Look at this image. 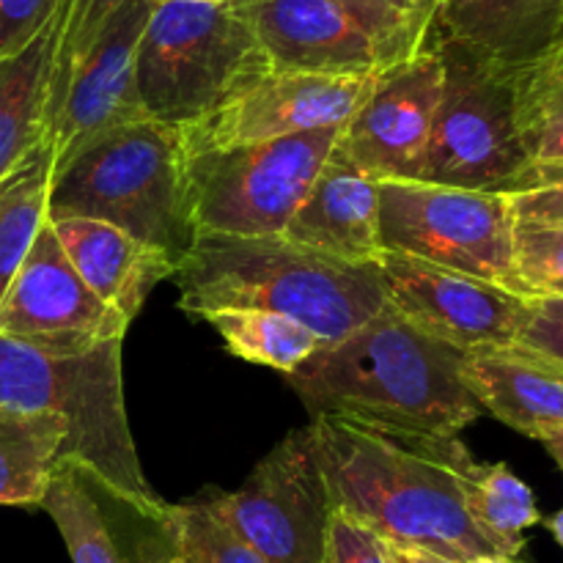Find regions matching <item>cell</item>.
I'll return each mask as SVG.
<instances>
[{
    "mask_svg": "<svg viewBox=\"0 0 563 563\" xmlns=\"http://www.w3.org/2000/svg\"><path fill=\"white\" fill-rule=\"evenodd\" d=\"M335 141L339 130H317L187 154L192 234H284Z\"/></svg>",
    "mask_w": 563,
    "mask_h": 563,
    "instance_id": "8",
    "label": "cell"
},
{
    "mask_svg": "<svg viewBox=\"0 0 563 563\" xmlns=\"http://www.w3.org/2000/svg\"><path fill=\"white\" fill-rule=\"evenodd\" d=\"M511 291L526 300L563 297V225L517 223Z\"/></svg>",
    "mask_w": 563,
    "mask_h": 563,
    "instance_id": "30",
    "label": "cell"
},
{
    "mask_svg": "<svg viewBox=\"0 0 563 563\" xmlns=\"http://www.w3.org/2000/svg\"><path fill=\"white\" fill-rule=\"evenodd\" d=\"M207 500L267 563H322L335 509L311 427L280 440L240 489Z\"/></svg>",
    "mask_w": 563,
    "mask_h": 563,
    "instance_id": "10",
    "label": "cell"
},
{
    "mask_svg": "<svg viewBox=\"0 0 563 563\" xmlns=\"http://www.w3.org/2000/svg\"><path fill=\"white\" fill-rule=\"evenodd\" d=\"M467 515L478 531L498 548L504 559H517L526 550V531L539 526L542 515L537 509L531 487L504 462H471L462 482Z\"/></svg>",
    "mask_w": 563,
    "mask_h": 563,
    "instance_id": "25",
    "label": "cell"
},
{
    "mask_svg": "<svg viewBox=\"0 0 563 563\" xmlns=\"http://www.w3.org/2000/svg\"><path fill=\"white\" fill-rule=\"evenodd\" d=\"M126 322L71 267L49 220L38 229L20 273L0 300V335L44 352L77 355L124 339Z\"/></svg>",
    "mask_w": 563,
    "mask_h": 563,
    "instance_id": "15",
    "label": "cell"
},
{
    "mask_svg": "<svg viewBox=\"0 0 563 563\" xmlns=\"http://www.w3.org/2000/svg\"><path fill=\"white\" fill-rule=\"evenodd\" d=\"M126 0H60L58 5V33H55L53 66H49V91H47V137L55 124L60 102H64L66 86L71 75L86 58L88 49L104 31L110 16L124 5Z\"/></svg>",
    "mask_w": 563,
    "mask_h": 563,
    "instance_id": "28",
    "label": "cell"
},
{
    "mask_svg": "<svg viewBox=\"0 0 563 563\" xmlns=\"http://www.w3.org/2000/svg\"><path fill=\"white\" fill-rule=\"evenodd\" d=\"M60 0H0V58L22 53L58 14Z\"/></svg>",
    "mask_w": 563,
    "mask_h": 563,
    "instance_id": "33",
    "label": "cell"
},
{
    "mask_svg": "<svg viewBox=\"0 0 563 563\" xmlns=\"http://www.w3.org/2000/svg\"><path fill=\"white\" fill-rule=\"evenodd\" d=\"M168 515L179 555L190 563H267L214 515L207 498L168 504Z\"/></svg>",
    "mask_w": 563,
    "mask_h": 563,
    "instance_id": "29",
    "label": "cell"
},
{
    "mask_svg": "<svg viewBox=\"0 0 563 563\" xmlns=\"http://www.w3.org/2000/svg\"><path fill=\"white\" fill-rule=\"evenodd\" d=\"M179 308H258L297 319L335 344L377 317L385 302L377 264H346L275 236L198 234L174 273Z\"/></svg>",
    "mask_w": 563,
    "mask_h": 563,
    "instance_id": "3",
    "label": "cell"
},
{
    "mask_svg": "<svg viewBox=\"0 0 563 563\" xmlns=\"http://www.w3.org/2000/svg\"><path fill=\"white\" fill-rule=\"evenodd\" d=\"M322 563H388L383 539L344 511H333Z\"/></svg>",
    "mask_w": 563,
    "mask_h": 563,
    "instance_id": "34",
    "label": "cell"
},
{
    "mask_svg": "<svg viewBox=\"0 0 563 563\" xmlns=\"http://www.w3.org/2000/svg\"><path fill=\"white\" fill-rule=\"evenodd\" d=\"M383 251L456 269L511 291L515 214L509 196L432 181H377Z\"/></svg>",
    "mask_w": 563,
    "mask_h": 563,
    "instance_id": "9",
    "label": "cell"
},
{
    "mask_svg": "<svg viewBox=\"0 0 563 563\" xmlns=\"http://www.w3.org/2000/svg\"><path fill=\"white\" fill-rule=\"evenodd\" d=\"M152 11V0H126L80 60L47 137L53 168L102 132L148 119L137 93V47Z\"/></svg>",
    "mask_w": 563,
    "mask_h": 563,
    "instance_id": "16",
    "label": "cell"
},
{
    "mask_svg": "<svg viewBox=\"0 0 563 563\" xmlns=\"http://www.w3.org/2000/svg\"><path fill=\"white\" fill-rule=\"evenodd\" d=\"M440 91L443 58L429 42L412 58L379 71L357 113L339 130L333 152L374 181L421 179Z\"/></svg>",
    "mask_w": 563,
    "mask_h": 563,
    "instance_id": "13",
    "label": "cell"
},
{
    "mask_svg": "<svg viewBox=\"0 0 563 563\" xmlns=\"http://www.w3.org/2000/svg\"><path fill=\"white\" fill-rule=\"evenodd\" d=\"M308 427L335 511L385 542L460 563L500 555L467 515L462 482L473 454L460 438L344 416H313Z\"/></svg>",
    "mask_w": 563,
    "mask_h": 563,
    "instance_id": "1",
    "label": "cell"
},
{
    "mask_svg": "<svg viewBox=\"0 0 563 563\" xmlns=\"http://www.w3.org/2000/svg\"><path fill=\"white\" fill-rule=\"evenodd\" d=\"M443 58V91L421 181L520 192L528 179L515 115V69L471 47L429 38Z\"/></svg>",
    "mask_w": 563,
    "mask_h": 563,
    "instance_id": "7",
    "label": "cell"
},
{
    "mask_svg": "<svg viewBox=\"0 0 563 563\" xmlns=\"http://www.w3.org/2000/svg\"><path fill=\"white\" fill-rule=\"evenodd\" d=\"M203 322L212 324L223 339L225 350L234 357L258 366H269L275 372H295L297 366L324 350V341L317 333L300 324L297 319L258 308H218L207 311Z\"/></svg>",
    "mask_w": 563,
    "mask_h": 563,
    "instance_id": "26",
    "label": "cell"
},
{
    "mask_svg": "<svg viewBox=\"0 0 563 563\" xmlns=\"http://www.w3.org/2000/svg\"><path fill=\"white\" fill-rule=\"evenodd\" d=\"M561 33L563 0H440L429 38L517 69L553 47Z\"/></svg>",
    "mask_w": 563,
    "mask_h": 563,
    "instance_id": "21",
    "label": "cell"
},
{
    "mask_svg": "<svg viewBox=\"0 0 563 563\" xmlns=\"http://www.w3.org/2000/svg\"><path fill=\"white\" fill-rule=\"evenodd\" d=\"M515 115L528 159L522 190L563 179V38L515 69Z\"/></svg>",
    "mask_w": 563,
    "mask_h": 563,
    "instance_id": "23",
    "label": "cell"
},
{
    "mask_svg": "<svg viewBox=\"0 0 563 563\" xmlns=\"http://www.w3.org/2000/svg\"><path fill=\"white\" fill-rule=\"evenodd\" d=\"M438 5L440 0H407V11H410L416 25L421 27L427 36L432 33V22H434V14H438Z\"/></svg>",
    "mask_w": 563,
    "mask_h": 563,
    "instance_id": "37",
    "label": "cell"
},
{
    "mask_svg": "<svg viewBox=\"0 0 563 563\" xmlns=\"http://www.w3.org/2000/svg\"><path fill=\"white\" fill-rule=\"evenodd\" d=\"M38 509L53 517L71 563H170L179 555L165 500L132 498L82 462L55 465Z\"/></svg>",
    "mask_w": 563,
    "mask_h": 563,
    "instance_id": "12",
    "label": "cell"
},
{
    "mask_svg": "<svg viewBox=\"0 0 563 563\" xmlns=\"http://www.w3.org/2000/svg\"><path fill=\"white\" fill-rule=\"evenodd\" d=\"M49 176H53V148L44 143L22 168L0 181V300L47 220Z\"/></svg>",
    "mask_w": 563,
    "mask_h": 563,
    "instance_id": "27",
    "label": "cell"
},
{
    "mask_svg": "<svg viewBox=\"0 0 563 563\" xmlns=\"http://www.w3.org/2000/svg\"><path fill=\"white\" fill-rule=\"evenodd\" d=\"M53 229L82 284L130 324L159 280L176 273L174 258L115 225L69 218L55 220Z\"/></svg>",
    "mask_w": 563,
    "mask_h": 563,
    "instance_id": "19",
    "label": "cell"
},
{
    "mask_svg": "<svg viewBox=\"0 0 563 563\" xmlns=\"http://www.w3.org/2000/svg\"><path fill=\"white\" fill-rule=\"evenodd\" d=\"M66 434V423L47 412L0 410V506H42Z\"/></svg>",
    "mask_w": 563,
    "mask_h": 563,
    "instance_id": "24",
    "label": "cell"
},
{
    "mask_svg": "<svg viewBox=\"0 0 563 563\" xmlns=\"http://www.w3.org/2000/svg\"><path fill=\"white\" fill-rule=\"evenodd\" d=\"M258 42L273 69L377 75L379 55L333 0H251Z\"/></svg>",
    "mask_w": 563,
    "mask_h": 563,
    "instance_id": "17",
    "label": "cell"
},
{
    "mask_svg": "<svg viewBox=\"0 0 563 563\" xmlns=\"http://www.w3.org/2000/svg\"><path fill=\"white\" fill-rule=\"evenodd\" d=\"M377 75L273 69L207 119L179 130L187 154L275 141L300 132L341 130L368 97Z\"/></svg>",
    "mask_w": 563,
    "mask_h": 563,
    "instance_id": "14",
    "label": "cell"
},
{
    "mask_svg": "<svg viewBox=\"0 0 563 563\" xmlns=\"http://www.w3.org/2000/svg\"><path fill=\"white\" fill-rule=\"evenodd\" d=\"M388 308L462 355L511 350L528 300L489 280L383 251L377 256Z\"/></svg>",
    "mask_w": 563,
    "mask_h": 563,
    "instance_id": "11",
    "label": "cell"
},
{
    "mask_svg": "<svg viewBox=\"0 0 563 563\" xmlns=\"http://www.w3.org/2000/svg\"><path fill=\"white\" fill-rule=\"evenodd\" d=\"M385 555L388 563H460L454 559H445V555L432 553V550L416 548V544H401V542H385L383 539Z\"/></svg>",
    "mask_w": 563,
    "mask_h": 563,
    "instance_id": "36",
    "label": "cell"
},
{
    "mask_svg": "<svg viewBox=\"0 0 563 563\" xmlns=\"http://www.w3.org/2000/svg\"><path fill=\"white\" fill-rule=\"evenodd\" d=\"M390 3H394L396 9L401 11V14H407V16H410V11H407V0H390ZM410 20H412V16H410ZM412 22H416V20H412Z\"/></svg>",
    "mask_w": 563,
    "mask_h": 563,
    "instance_id": "42",
    "label": "cell"
},
{
    "mask_svg": "<svg viewBox=\"0 0 563 563\" xmlns=\"http://www.w3.org/2000/svg\"><path fill=\"white\" fill-rule=\"evenodd\" d=\"M357 27L368 36L379 55L383 69L412 58L429 44V36L401 14L390 0H333Z\"/></svg>",
    "mask_w": 563,
    "mask_h": 563,
    "instance_id": "31",
    "label": "cell"
},
{
    "mask_svg": "<svg viewBox=\"0 0 563 563\" xmlns=\"http://www.w3.org/2000/svg\"><path fill=\"white\" fill-rule=\"evenodd\" d=\"M462 357L385 306L286 374V383L311 418L344 416L456 438L484 412L462 379Z\"/></svg>",
    "mask_w": 563,
    "mask_h": 563,
    "instance_id": "2",
    "label": "cell"
},
{
    "mask_svg": "<svg viewBox=\"0 0 563 563\" xmlns=\"http://www.w3.org/2000/svg\"><path fill=\"white\" fill-rule=\"evenodd\" d=\"M509 207L517 223L563 225V179H553L548 185L531 187V190L511 192Z\"/></svg>",
    "mask_w": 563,
    "mask_h": 563,
    "instance_id": "35",
    "label": "cell"
},
{
    "mask_svg": "<svg viewBox=\"0 0 563 563\" xmlns=\"http://www.w3.org/2000/svg\"><path fill=\"white\" fill-rule=\"evenodd\" d=\"M273 71L251 0L154 5L137 47V93L148 119L185 130Z\"/></svg>",
    "mask_w": 563,
    "mask_h": 563,
    "instance_id": "6",
    "label": "cell"
},
{
    "mask_svg": "<svg viewBox=\"0 0 563 563\" xmlns=\"http://www.w3.org/2000/svg\"><path fill=\"white\" fill-rule=\"evenodd\" d=\"M542 522H544V528H548V531L553 533L555 542H559L561 548H563V509L555 511L553 517H548V520H542Z\"/></svg>",
    "mask_w": 563,
    "mask_h": 563,
    "instance_id": "39",
    "label": "cell"
},
{
    "mask_svg": "<svg viewBox=\"0 0 563 563\" xmlns=\"http://www.w3.org/2000/svg\"><path fill=\"white\" fill-rule=\"evenodd\" d=\"M284 236L339 262L374 264L383 253L377 181L330 152Z\"/></svg>",
    "mask_w": 563,
    "mask_h": 563,
    "instance_id": "18",
    "label": "cell"
},
{
    "mask_svg": "<svg viewBox=\"0 0 563 563\" xmlns=\"http://www.w3.org/2000/svg\"><path fill=\"white\" fill-rule=\"evenodd\" d=\"M467 563H520L517 559H504V555H482V559H473Z\"/></svg>",
    "mask_w": 563,
    "mask_h": 563,
    "instance_id": "41",
    "label": "cell"
},
{
    "mask_svg": "<svg viewBox=\"0 0 563 563\" xmlns=\"http://www.w3.org/2000/svg\"><path fill=\"white\" fill-rule=\"evenodd\" d=\"M55 20L22 53L0 58V181L9 179L47 143V91Z\"/></svg>",
    "mask_w": 563,
    "mask_h": 563,
    "instance_id": "22",
    "label": "cell"
},
{
    "mask_svg": "<svg viewBox=\"0 0 563 563\" xmlns=\"http://www.w3.org/2000/svg\"><path fill=\"white\" fill-rule=\"evenodd\" d=\"M561 38H563V33H561Z\"/></svg>",
    "mask_w": 563,
    "mask_h": 563,
    "instance_id": "44",
    "label": "cell"
},
{
    "mask_svg": "<svg viewBox=\"0 0 563 563\" xmlns=\"http://www.w3.org/2000/svg\"><path fill=\"white\" fill-rule=\"evenodd\" d=\"M462 379L484 412L531 440L563 434V366L522 350L462 357Z\"/></svg>",
    "mask_w": 563,
    "mask_h": 563,
    "instance_id": "20",
    "label": "cell"
},
{
    "mask_svg": "<svg viewBox=\"0 0 563 563\" xmlns=\"http://www.w3.org/2000/svg\"><path fill=\"white\" fill-rule=\"evenodd\" d=\"M170 563H190V561H187V559H181V555H176V559L170 561Z\"/></svg>",
    "mask_w": 563,
    "mask_h": 563,
    "instance_id": "43",
    "label": "cell"
},
{
    "mask_svg": "<svg viewBox=\"0 0 563 563\" xmlns=\"http://www.w3.org/2000/svg\"><path fill=\"white\" fill-rule=\"evenodd\" d=\"M99 220L181 264L190 251L187 146L176 126L135 121L88 141L49 176L47 220Z\"/></svg>",
    "mask_w": 563,
    "mask_h": 563,
    "instance_id": "4",
    "label": "cell"
},
{
    "mask_svg": "<svg viewBox=\"0 0 563 563\" xmlns=\"http://www.w3.org/2000/svg\"><path fill=\"white\" fill-rule=\"evenodd\" d=\"M124 339L58 355L0 335V410L47 412L69 429L60 462H82L121 493L159 500L132 440L121 374Z\"/></svg>",
    "mask_w": 563,
    "mask_h": 563,
    "instance_id": "5",
    "label": "cell"
},
{
    "mask_svg": "<svg viewBox=\"0 0 563 563\" xmlns=\"http://www.w3.org/2000/svg\"><path fill=\"white\" fill-rule=\"evenodd\" d=\"M515 350L531 352L544 361L563 366V297L528 300L526 319L517 333Z\"/></svg>",
    "mask_w": 563,
    "mask_h": 563,
    "instance_id": "32",
    "label": "cell"
},
{
    "mask_svg": "<svg viewBox=\"0 0 563 563\" xmlns=\"http://www.w3.org/2000/svg\"><path fill=\"white\" fill-rule=\"evenodd\" d=\"M544 449H548V454L553 456L555 465H559L563 473V434H555V438L544 440Z\"/></svg>",
    "mask_w": 563,
    "mask_h": 563,
    "instance_id": "38",
    "label": "cell"
},
{
    "mask_svg": "<svg viewBox=\"0 0 563 563\" xmlns=\"http://www.w3.org/2000/svg\"><path fill=\"white\" fill-rule=\"evenodd\" d=\"M154 5H163V3H209V5H218V3H231V0H152Z\"/></svg>",
    "mask_w": 563,
    "mask_h": 563,
    "instance_id": "40",
    "label": "cell"
}]
</instances>
